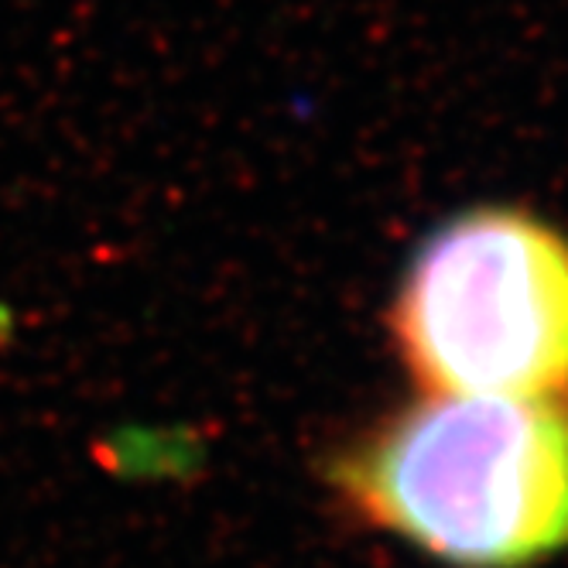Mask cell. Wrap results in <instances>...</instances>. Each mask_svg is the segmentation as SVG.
<instances>
[{"label":"cell","mask_w":568,"mask_h":568,"mask_svg":"<svg viewBox=\"0 0 568 568\" xmlns=\"http://www.w3.org/2000/svg\"><path fill=\"white\" fill-rule=\"evenodd\" d=\"M394 343L425 394L568 400V236L517 206L438 226L404 271Z\"/></svg>","instance_id":"2"},{"label":"cell","mask_w":568,"mask_h":568,"mask_svg":"<svg viewBox=\"0 0 568 568\" xmlns=\"http://www.w3.org/2000/svg\"><path fill=\"white\" fill-rule=\"evenodd\" d=\"M349 514L453 568H531L568 545V400H422L336 456Z\"/></svg>","instance_id":"1"}]
</instances>
